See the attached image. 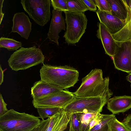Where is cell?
Returning <instances> with one entry per match:
<instances>
[{
	"label": "cell",
	"instance_id": "obj_31",
	"mask_svg": "<svg viewBox=\"0 0 131 131\" xmlns=\"http://www.w3.org/2000/svg\"><path fill=\"white\" fill-rule=\"evenodd\" d=\"M123 123L131 131V114L124 119Z\"/></svg>",
	"mask_w": 131,
	"mask_h": 131
},
{
	"label": "cell",
	"instance_id": "obj_5",
	"mask_svg": "<svg viewBox=\"0 0 131 131\" xmlns=\"http://www.w3.org/2000/svg\"><path fill=\"white\" fill-rule=\"evenodd\" d=\"M66 24L63 37L68 45L78 43L85 32L88 20L84 13L64 12Z\"/></svg>",
	"mask_w": 131,
	"mask_h": 131
},
{
	"label": "cell",
	"instance_id": "obj_35",
	"mask_svg": "<svg viewBox=\"0 0 131 131\" xmlns=\"http://www.w3.org/2000/svg\"><path fill=\"white\" fill-rule=\"evenodd\" d=\"M126 80L131 83V73H129L126 77Z\"/></svg>",
	"mask_w": 131,
	"mask_h": 131
},
{
	"label": "cell",
	"instance_id": "obj_6",
	"mask_svg": "<svg viewBox=\"0 0 131 131\" xmlns=\"http://www.w3.org/2000/svg\"><path fill=\"white\" fill-rule=\"evenodd\" d=\"M110 99L107 97H80L75 96L72 101L63 109L65 111L70 114L100 113L103 107Z\"/></svg>",
	"mask_w": 131,
	"mask_h": 131
},
{
	"label": "cell",
	"instance_id": "obj_9",
	"mask_svg": "<svg viewBox=\"0 0 131 131\" xmlns=\"http://www.w3.org/2000/svg\"><path fill=\"white\" fill-rule=\"evenodd\" d=\"M116 43L115 52L112 58L115 67L118 70L130 73L131 39L116 41Z\"/></svg>",
	"mask_w": 131,
	"mask_h": 131
},
{
	"label": "cell",
	"instance_id": "obj_7",
	"mask_svg": "<svg viewBox=\"0 0 131 131\" xmlns=\"http://www.w3.org/2000/svg\"><path fill=\"white\" fill-rule=\"evenodd\" d=\"M24 10L38 25L43 26L50 20V0H21Z\"/></svg>",
	"mask_w": 131,
	"mask_h": 131
},
{
	"label": "cell",
	"instance_id": "obj_1",
	"mask_svg": "<svg viewBox=\"0 0 131 131\" xmlns=\"http://www.w3.org/2000/svg\"><path fill=\"white\" fill-rule=\"evenodd\" d=\"M82 83L76 91L73 92L78 97H101L110 98L113 93L109 87V79L103 78L101 69L92 70L82 78Z\"/></svg>",
	"mask_w": 131,
	"mask_h": 131
},
{
	"label": "cell",
	"instance_id": "obj_29",
	"mask_svg": "<svg viewBox=\"0 0 131 131\" xmlns=\"http://www.w3.org/2000/svg\"><path fill=\"white\" fill-rule=\"evenodd\" d=\"M7 104L4 102L2 94H0V116L5 114L8 111Z\"/></svg>",
	"mask_w": 131,
	"mask_h": 131
},
{
	"label": "cell",
	"instance_id": "obj_37",
	"mask_svg": "<svg viewBox=\"0 0 131 131\" xmlns=\"http://www.w3.org/2000/svg\"></svg>",
	"mask_w": 131,
	"mask_h": 131
},
{
	"label": "cell",
	"instance_id": "obj_27",
	"mask_svg": "<svg viewBox=\"0 0 131 131\" xmlns=\"http://www.w3.org/2000/svg\"><path fill=\"white\" fill-rule=\"evenodd\" d=\"M70 120L73 127L76 131H79L80 129V121L77 113L72 114Z\"/></svg>",
	"mask_w": 131,
	"mask_h": 131
},
{
	"label": "cell",
	"instance_id": "obj_21",
	"mask_svg": "<svg viewBox=\"0 0 131 131\" xmlns=\"http://www.w3.org/2000/svg\"><path fill=\"white\" fill-rule=\"evenodd\" d=\"M67 3L68 11L81 13L88 10L82 0H67Z\"/></svg>",
	"mask_w": 131,
	"mask_h": 131
},
{
	"label": "cell",
	"instance_id": "obj_18",
	"mask_svg": "<svg viewBox=\"0 0 131 131\" xmlns=\"http://www.w3.org/2000/svg\"><path fill=\"white\" fill-rule=\"evenodd\" d=\"M80 121L79 131H90V125L91 121L99 113H77Z\"/></svg>",
	"mask_w": 131,
	"mask_h": 131
},
{
	"label": "cell",
	"instance_id": "obj_12",
	"mask_svg": "<svg viewBox=\"0 0 131 131\" xmlns=\"http://www.w3.org/2000/svg\"><path fill=\"white\" fill-rule=\"evenodd\" d=\"M96 12L100 23L103 24L112 35L119 31L125 24L126 21L119 19L111 13L99 9Z\"/></svg>",
	"mask_w": 131,
	"mask_h": 131
},
{
	"label": "cell",
	"instance_id": "obj_25",
	"mask_svg": "<svg viewBox=\"0 0 131 131\" xmlns=\"http://www.w3.org/2000/svg\"><path fill=\"white\" fill-rule=\"evenodd\" d=\"M95 1L98 9L111 13V8L107 0H95Z\"/></svg>",
	"mask_w": 131,
	"mask_h": 131
},
{
	"label": "cell",
	"instance_id": "obj_11",
	"mask_svg": "<svg viewBox=\"0 0 131 131\" xmlns=\"http://www.w3.org/2000/svg\"><path fill=\"white\" fill-rule=\"evenodd\" d=\"M13 26L10 32H16L21 37L28 39L31 32L32 23L24 12L14 14L13 19Z\"/></svg>",
	"mask_w": 131,
	"mask_h": 131
},
{
	"label": "cell",
	"instance_id": "obj_10",
	"mask_svg": "<svg viewBox=\"0 0 131 131\" xmlns=\"http://www.w3.org/2000/svg\"><path fill=\"white\" fill-rule=\"evenodd\" d=\"M62 12L53 9L52 17L47 38L59 45V33L62 30H65V21L62 15Z\"/></svg>",
	"mask_w": 131,
	"mask_h": 131
},
{
	"label": "cell",
	"instance_id": "obj_33",
	"mask_svg": "<svg viewBox=\"0 0 131 131\" xmlns=\"http://www.w3.org/2000/svg\"><path fill=\"white\" fill-rule=\"evenodd\" d=\"M4 79V74L3 71L1 67V65L0 66V85H1L3 82Z\"/></svg>",
	"mask_w": 131,
	"mask_h": 131
},
{
	"label": "cell",
	"instance_id": "obj_28",
	"mask_svg": "<svg viewBox=\"0 0 131 131\" xmlns=\"http://www.w3.org/2000/svg\"><path fill=\"white\" fill-rule=\"evenodd\" d=\"M88 10L95 12L97 10L96 6L95 0H82Z\"/></svg>",
	"mask_w": 131,
	"mask_h": 131
},
{
	"label": "cell",
	"instance_id": "obj_20",
	"mask_svg": "<svg viewBox=\"0 0 131 131\" xmlns=\"http://www.w3.org/2000/svg\"><path fill=\"white\" fill-rule=\"evenodd\" d=\"M22 45L21 42L12 38L2 37L0 39V47L6 48L9 51L17 50L21 47Z\"/></svg>",
	"mask_w": 131,
	"mask_h": 131
},
{
	"label": "cell",
	"instance_id": "obj_15",
	"mask_svg": "<svg viewBox=\"0 0 131 131\" xmlns=\"http://www.w3.org/2000/svg\"><path fill=\"white\" fill-rule=\"evenodd\" d=\"M63 90L41 80L35 82L31 88V95L33 100H35Z\"/></svg>",
	"mask_w": 131,
	"mask_h": 131
},
{
	"label": "cell",
	"instance_id": "obj_16",
	"mask_svg": "<svg viewBox=\"0 0 131 131\" xmlns=\"http://www.w3.org/2000/svg\"><path fill=\"white\" fill-rule=\"evenodd\" d=\"M107 0L111 8L112 14L119 19L126 21L128 16V11L123 0Z\"/></svg>",
	"mask_w": 131,
	"mask_h": 131
},
{
	"label": "cell",
	"instance_id": "obj_2",
	"mask_svg": "<svg viewBox=\"0 0 131 131\" xmlns=\"http://www.w3.org/2000/svg\"><path fill=\"white\" fill-rule=\"evenodd\" d=\"M41 80L63 89L73 86L79 80V73L73 67L44 64L40 71Z\"/></svg>",
	"mask_w": 131,
	"mask_h": 131
},
{
	"label": "cell",
	"instance_id": "obj_30",
	"mask_svg": "<svg viewBox=\"0 0 131 131\" xmlns=\"http://www.w3.org/2000/svg\"><path fill=\"white\" fill-rule=\"evenodd\" d=\"M123 0L126 7L128 11L127 20L131 17V0Z\"/></svg>",
	"mask_w": 131,
	"mask_h": 131
},
{
	"label": "cell",
	"instance_id": "obj_3",
	"mask_svg": "<svg viewBox=\"0 0 131 131\" xmlns=\"http://www.w3.org/2000/svg\"><path fill=\"white\" fill-rule=\"evenodd\" d=\"M41 121L39 117L11 109L0 116V131H31Z\"/></svg>",
	"mask_w": 131,
	"mask_h": 131
},
{
	"label": "cell",
	"instance_id": "obj_23",
	"mask_svg": "<svg viewBox=\"0 0 131 131\" xmlns=\"http://www.w3.org/2000/svg\"><path fill=\"white\" fill-rule=\"evenodd\" d=\"M111 131H131L123 122L119 121L115 117L110 122Z\"/></svg>",
	"mask_w": 131,
	"mask_h": 131
},
{
	"label": "cell",
	"instance_id": "obj_14",
	"mask_svg": "<svg viewBox=\"0 0 131 131\" xmlns=\"http://www.w3.org/2000/svg\"><path fill=\"white\" fill-rule=\"evenodd\" d=\"M107 104V109L113 114L124 113L131 108V96H115L110 99Z\"/></svg>",
	"mask_w": 131,
	"mask_h": 131
},
{
	"label": "cell",
	"instance_id": "obj_19",
	"mask_svg": "<svg viewBox=\"0 0 131 131\" xmlns=\"http://www.w3.org/2000/svg\"><path fill=\"white\" fill-rule=\"evenodd\" d=\"M72 114L67 113L62 108L60 117L52 131H64L66 129Z\"/></svg>",
	"mask_w": 131,
	"mask_h": 131
},
{
	"label": "cell",
	"instance_id": "obj_13",
	"mask_svg": "<svg viewBox=\"0 0 131 131\" xmlns=\"http://www.w3.org/2000/svg\"><path fill=\"white\" fill-rule=\"evenodd\" d=\"M97 25L98 29L97 31V37L101 40L105 53L112 58L115 52L116 41L103 24L98 23Z\"/></svg>",
	"mask_w": 131,
	"mask_h": 131
},
{
	"label": "cell",
	"instance_id": "obj_24",
	"mask_svg": "<svg viewBox=\"0 0 131 131\" xmlns=\"http://www.w3.org/2000/svg\"><path fill=\"white\" fill-rule=\"evenodd\" d=\"M53 9L64 12L68 11L67 0H51Z\"/></svg>",
	"mask_w": 131,
	"mask_h": 131
},
{
	"label": "cell",
	"instance_id": "obj_17",
	"mask_svg": "<svg viewBox=\"0 0 131 131\" xmlns=\"http://www.w3.org/2000/svg\"><path fill=\"white\" fill-rule=\"evenodd\" d=\"M112 35L116 41L122 42L131 39V17L126 20L124 26L120 30Z\"/></svg>",
	"mask_w": 131,
	"mask_h": 131
},
{
	"label": "cell",
	"instance_id": "obj_26",
	"mask_svg": "<svg viewBox=\"0 0 131 131\" xmlns=\"http://www.w3.org/2000/svg\"><path fill=\"white\" fill-rule=\"evenodd\" d=\"M61 109L59 112L50 118V122L46 131H52L54 126L60 117Z\"/></svg>",
	"mask_w": 131,
	"mask_h": 131
},
{
	"label": "cell",
	"instance_id": "obj_34",
	"mask_svg": "<svg viewBox=\"0 0 131 131\" xmlns=\"http://www.w3.org/2000/svg\"><path fill=\"white\" fill-rule=\"evenodd\" d=\"M67 127L68 129L67 128V129L64 131H76L73 127L70 119L69 123V127Z\"/></svg>",
	"mask_w": 131,
	"mask_h": 131
},
{
	"label": "cell",
	"instance_id": "obj_22",
	"mask_svg": "<svg viewBox=\"0 0 131 131\" xmlns=\"http://www.w3.org/2000/svg\"><path fill=\"white\" fill-rule=\"evenodd\" d=\"M39 118L42 120L46 118H50L59 112L61 109L59 107L38 108H37Z\"/></svg>",
	"mask_w": 131,
	"mask_h": 131
},
{
	"label": "cell",
	"instance_id": "obj_32",
	"mask_svg": "<svg viewBox=\"0 0 131 131\" xmlns=\"http://www.w3.org/2000/svg\"><path fill=\"white\" fill-rule=\"evenodd\" d=\"M4 0H0V24H1L2 21V20L3 18L4 15V14L3 13L2 10V8L3 7V3L4 2Z\"/></svg>",
	"mask_w": 131,
	"mask_h": 131
},
{
	"label": "cell",
	"instance_id": "obj_4",
	"mask_svg": "<svg viewBox=\"0 0 131 131\" xmlns=\"http://www.w3.org/2000/svg\"><path fill=\"white\" fill-rule=\"evenodd\" d=\"M45 57L41 50L36 46L27 48L21 47L10 56L8 62L13 70H24L43 63Z\"/></svg>",
	"mask_w": 131,
	"mask_h": 131
},
{
	"label": "cell",
	"instance_id": "obj_8",
	"mask_svg": "<svg viewBox=\"0 0 131 131\" xmlns=\"http://www.w3.org/2000/svg\"><path fill=\"white\" fill-rule=\"evenodd\" d=\"M73 93L63 90L35 100L32 103L36 108L59 107L64 108L74 99Z\"/></svg>",
	"mask_w": 131,
	"mask_h": 131
},
{
	"label": "cell",
	"instance_id": "obj_36",
	"mask_svg": "<svg viewBox=\"0 0 131 131\" xmlns=\"http://www.w3.org/2000/svg\"><path fill=\"white\" fill-rule=\"evenodd\" d=\"M130 86H131V85H130Z\"/></svg>",
	"mask_w": 131,
	"mask_h": 131
}]
</instances>
